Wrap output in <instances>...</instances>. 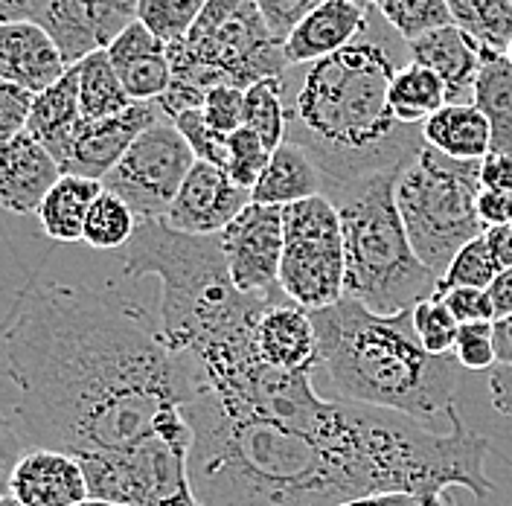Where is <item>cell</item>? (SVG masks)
Wrapping results in <instances>:
<instances>
[{
	"label": "cell",
	"instance_id": "d6986e66",
	"mask_svg": "<svg viewBox=\"0 0 512 506\" xmlns=\"http://www.w3.org/2000/svg\"><path fill=\"white\" fill-rule=\"evenodd\" d=\"M126 94L131 102H160L172 85L169 44H163L155 32L134 21L108 50Z\"/></svg>",
	"mask_w": 512,
	"mask_h": 506
},
{
	"label": "cell",
	"instance_id": "cb8c5ba5",
	"mask_svg": "<svg viewBox=\"0 0 512 506\" xmlns=\"http://www.w3.org/2000/svg\"><path fill=\"white\" fill-rule=\"evenodd\" d=\"M323 187H326V181H323V172L315 158L303 146L283 140L271 152V160L251 190V198H254V204L291 207V204L323 195Z\"/></svg>",
	"mask_w": 512,
	"mask_h": 506
},
{
	"label": "cell",
	"instance_id": "8fae6325",
	"mask_svg": "<svg viewBox=\"0 0 512 506\" xmlns=\"http://www.w3.org/2000/svg\"><path fill=\"white\" fill-rule=\"evenodd\" d=\"M190 443L152 440V443L79 457L91 498L123 506H160L166 498L192 489Z\"/></svg>",
	"mask_w": 512,
	"mask_h": 506
},
{
	"label": "cell",
	"instance_id": "74e56055",
	"mask_svg": "<svg viewBox=\"0 0 512 506\" xmlns=\"http://www.w3.org/2000/svg\"><path fill=\"white\" fill-rule=\"evenodd\" d=\"M454 358L463 370H492L498 364L495 352V323H463L457 332Z\"/></svg>",
	"mask_w": 512,
	"mask_h": 506
},
{
	"label": "cell",
	"instance_id": "f546056e",
	"mask_svg": "<svg viewBox=\"0 0 512 506\" xmlns=\"http://www.w3.org/2000/svg\"><path fill=\"white\" fill-rule=\"evenodd\" d=\"M454 27L469 32L480 47L507 53L512 41V0H446Z\"/></svg>",
	"mask_w": 512,
	"mask_h": 506
},
{
	"label": "cell",
	"instance_id": "6f0895ef",
	"mask_svg": "<svg viewBox=\"0 0 512 506\" xmlns=\"http://www.w3.org/2000/svg\"><path fill=\"white\" fill-rule=\"evenodd\" d=\"M355 6H364V9H373V0H350Z\"/></svg>",
	"mask_w": 512,
	"mask_h": 506
},
{
	"label": "cell",
	"instance_id": "8992f818",
	"mask_svg": "<svg viewBox=\"0 0 512 506\" xmlns=\"http://www.w3.org/2000/svg\"><path fill=\"white\" fill-rule=\"evenodd\" d=\"M402 166L323 192L335 204L344 230V297L358 300L382 317L411 312L419 303L437 297L440 288V277L416 256L396 207Z\"/></svg>",
	"mask_w": 512,
	"mask_h": 506
},
{
	"label": "cell",
	"instance_id": "8d00e7d4",
	"mask_svg": "<svg viewBox=\"0 0 512 506\" xmlns=\"http://www.w3.org/2000/svg\"><path fill=\"white\" fill-rule=\"evenodd\" d=\"M414 329L419 335V344L431 355H451L457 344L460 323L448 312V306L440 297H431L414 309Z\"/></svg>",
	"mask_w": 512,
	"mask_h": 506
},
{
	"label": "cell",
	"instance_id": "836d02e7",
	"mask_svg": "<svg viewBox=\"0 0 512 506\" xmlns=\"http://www.w3.org/2000/svg\"><path fill=\"white\" fill-rule=\"evenodd\" d=\"M204 6L207 0H137V21L163 44H178L190 35Z\"/></svg>",
	"mask_w": 512,
	"mask_h": 506
},
{
	"label": "cell",
	"instance_id": "b9f144b4",
	"mask_svg": "<svg viewBox=\"0 0 512 506\" xmlns=\"http://www.w3.org/2000/svg\"><path fill=\"white\" fill-rule=\"evenodd\" d=\"M32 94L0 79V143L18 137L27 131V120H30Z\"/></svg>",
	"mask_w": 512,
	"mask_h": 506
},
{
	"label": "cell",
	"instance_id": "f6af8a7d",
	"mask_svg": "<svg viewBox=\"0 0 512 506\" xmlns=\"http://www.w3.org/2000/svg\"><path fill=\"white\" fill-rule=\"evenodd\" d=\"M480 184L483 190L512 195V152H489L480 160Z\"/></svg>",
	"mask_w": 512,
	"mask_h": 506
},
{
	"label": "cell",
	"instance_id": "d590c367",
	"mask_svg": "<svg viewBox=\"0 0 512 506\" xmlns=\"http://www.w3.org/2000/svg\"><path fill=\"white\" fill-rule=\"evenodd\" d=\"M271 160V152L265 149V143L256 137L248 126L233 131L227 137V158H224V172L230 175V181L242 190H254L256 181L262 178L265 166Z\"/></svg>",
	"mask_w": 512,
	"mask_h": 506
},
{
	"label": "cell",
	"instance_id": "ac0fdd59",
	"mask_svg": "<svg viewBox=\"0 0 512 506\" xmlns=\"http://www.w3.org/2000/svg\"><path fill=\"white\" fill-rule=\"evenodd\" d=\"M70 67L41 24H0V79L30 91L53 88Z\"/></svg>",
	"mask_w": 512,
	"mask_h": 506
},
{
	"label": "cell",
	"instance_id": "3957f363",
	"mask_svg": "<svg viewBox=\"0 0 512 506\" xmlns=\"http://www.w3.org/2000/svg\"><path fill=\"white\" fill-rule=\"evenodd\" d=\"M123 271L160 280V332L190 367V390L251 370L259 361V320L286 297L283 291L242 294L230 280L219 236H187L163 222L137 224L123 248Z\"/></svg>",
	"mask_w": 512,
	"mask_h": 506
},
{
	"label": "cell",
	"instance_id": "7a4b0ae2",
	"mask_svg": "<svg viewBox=\"0 0 512 506\" xmlns=\"http://www.w3.org/2000/svg\"><path fill=\"white\" fill-rule=\"evenodd\" d=\"M6 376L32 443L70 457L190 443V367L160 320L117 291L32 288L6 332Z\"/></svg>",
	"mask_w": 512,
	"mask_h": 506
},
{
	"label": "cell",
	"instance_id": "44dd1931",
	"mask_svg": "<svg viewBox=\"0 0 512 506\" xmlns=\"http://www.w3.org/2000/svg\"><path fill=\"white\" fill-rule=\"evenodd\" d=\"M256 352L265 364L286 373L318 370V335L312 315L288 297H280L259 320Z\"/></svg>",
	"mask_w": 512,
	"mask_h": 506
},
{
	"label": "cell",
	"instance_id": "9a60e30c",
	"mask_svg": "<svg viewBox=\"0 0 512 506\" xmlns=\"http://www.w3.org/2000/svg\"><path fill=\"white\" fill-rule=\"evenodd\" d=\"M163 111L158 102H134L117 117L108 120H82V126L73 137L70 155L64 160V175H79V178H91V181H105V175L123 160L131 143L155 126Z\"/></svg>",
	"mask_w": 512,
	"mask_h": 506
},
{
	"label": "cell",
	"instance_id": "7bdbcfd3",
	"mask_svg": "<svg viewBox=\"0 0 512 506\" xmlns=\"http://www.w3.org/2000/svg\"><path fill=\"white\" fill-rule=\"evenodd\" d=\"M448 306V312L457 317V323H483L492 320L495 323V309L489 300L486 288H448L443 294H437Z\"/></svg>",
	"mask_w": 512,
	"mask_h": 506
},
{
	"label": "cell",
	"instance_id": "5b68a950",
	"mask_svg": "<svg viewBox=\"0 0 512 506\" xmlns=\"http://www.w3.org/2000/svg\"><path fill=\"white\" fill-rule=\"evenodd\" d=\"M318 335V370L335 399L431 422L454 405L460 364L419 344L414 309L382 317L344 297L309 312Z\"/></svg>",
	"mask_w": 512,
	"mask_h": 506
},
{
	"label": "cell",
	"instance_id": "4dcf8cb0",
	"mask_svg": "<svg viewBox=\"0 0 512 506\" xmlns=\"http://www.w3.org/2000/svg\"><path fill=\"white\" fill-rule=\"evenodd\" d=\"M286 88V76H268V79H259L256 85L245 91V126L265 143L268 152H274L286 140Z\"/></svg>",
	"mask_w": 512,
	"mask_h": 506
},
{
	"label": "cell",
	"instance_id": "ba28073f",
	"mask_svg": "<svg viewBox=\"0 0 512 506\" xmlns=\"http://www.w3.org/2000/svg\"><path fill=\"white\" fill-rule=\"evenodd\" d=\"M480 192V160H454L428 143L399 172V216L416 256L440 280L451 259L486 233L478 216Z\"/></svg>",
	"mask_w": 512,
	"mask_h": 506
},
{
	"label": "cell",
	"instance_id": "bcb514c9",
	"mask_svg": "<svg viewBox=\"0 0 512 506\" xmlns=\"http://www.w3.org/2000/svg\"><path fill=\"white\" fill-rule=\"evenodd\" d=\"M478 216L483 227H501L512 219V195L507 192L483 190L478 198Z\"/></svg>",
	"mask_w": 512,
	"mask_h": 506
},
{
	"label": "cell",
	"instance_id": "681fc988",
	"mask_svg": "<svg viewBox=\"0 0 512 506\" xmlns=\"http://www.w3.org/2000/svg\"><path fill=\"white\" fill-rule=\"evenodd\" d=\"M483 239H486L489 251H492V256H495L498 268H501V271L512 268V224H501V227H486Z\"/></svg>",
	"mask_w": 512,
	"mask_h": 506
},
{
	"label": "cell",
	"instance_id": "d6a6232c",
	"mask_svg": "<svg viewBox=\"0 0 512 506\" xmlns=\"http://www.w3.org/2000/svg\"><path fill=\"white\" fill-rule=\"evenodd\" d=\"M373 9H379V15L405 41L454 24L446 0H373Z\"/></svg>",
	"mask_w": 512,
	"mask_h": 506
},
{
	"label": "cell",
	"instance_id": "ee69618b",
	"mask_svg": "<svg viewBox=\"0 0 512 506\" xmlns=\"http://www.w3.org/2000/svg\"><path fill=\"white\" fill-rule=\"evenodd\" d=\"M24 451L27 448H24L18 428L9 419L0 416V498L9 495V480H12V472H15Z\"/></svg>",
	"mask_w": 512,
	"mask_h": 506
},
{
	"label": "cell",
	"instance_id": "277c9868",
	"mask_svg": "<svg viewBox=\"0 0 512 506\" xmlns=\"http://www.w3.org/2000/svg\"><path fill=\"white\" fill-rule=\"evenodd\" d=\"M393 56L376 41L306 64L288 102L286 140L303 146L323 172V192L396 169L422 149V128L402 126L390 108Z\"/></svg>",
	"mask_w": 512,
	"mask_h": 506
},
{
	"label": "cell",
	"instance_id": "94428289",
	"mask_svg": "<svg viewBox=\"0 0 512 506\" xmlns=\"http://www.w3.org/2000/svg\"><path fill=\"white\" fill-rule=\"evenodd\" d=\"M510 152H512V149H510Z\"/></svg>",
	"mask_w": 512,
	"mask_h": 506
},
{
	"label": "cell",
	"instance_id": "7dc6e473",
	"mask_svg": "<svg viewBox=\"0 0 512 506\" xmlns=\"http://www.w3.org/2000/svg\"><path fill=\"white\" fill-rule=\"evenodd\" d=\"M486 387H489V402H492V408L512 419V364H495V367L489 370Z\"/></svg>",
	"mask_w": 512,
	"mask_h": 506
},
{
	"label": "cell",
	"instance_id": "7402d4cb",
	"mask_svg": "<svg viewBox=\"0 0 512 506\" xmlns=\"http://www.w3.org/2000/svg\"><path fill=\"white\" fill-rule=\"evenodd\" d=\"M408 50H411V62L428 67L443 79L448 102H472L483 47L469 32L451 24L443 30L425 32L416 41H408Z\"/></svg>",
	"mask_w": 512,
	"mask_h": 506
},
{
	"label": "cell",
	"instance_id": "e0dca14e",
	"mask_svg": "<svg viewBox=\"0 0 512 506\" xmlns=\"http://www.w3.org/2000/svg\"><path fill=\"white\" fill-rule=\"evenodd\" d=\"M9 495L21 506H76L91 498L79 460L41 445L21 454L9 480Z\"/></svg>",
	"mask_w": 512,
	"mask_h": 506
},
{
	"label": "cell",
	"instance_id": "f907efd6",
	"mask_svg": "<svg viewBox=\"0 0 512 506\" xmlns=\"http://www.w3.org/2000/svg\"><path fill=\"white\" fill-rule=\"evenodd\" d=\"M489 291V300H492V309H495V320H504L512 315V268L501 271L495 277V283L486 288Z\"/></svg>",
	"mask_w": 512,
	"mask_h": 506
},
{
	"label": "cell",
	"instance_id": "f35d334b",
	"mask_svg": "<svg viewBox=\"0 0 512 506\" xmlns=\"http://www.w3.org/2000/svg\"><path fill=\"white\" fill-rule=\"evenodd\" d=\"M201 114H204V123L219 137H230L233 131L245 126V91L233 85L213 88L201 105Z\"/></svg>",
	"mask_w": 512,
	"mask_h": 506
},
{
	"label": "cell",
	"instance_id": "9f6ffc18",
	"mask_svg": "<svg viewBox=\"0 0 512 506\" xmlns=\"http://www.w3.org/2000/svg\"><path fill=\"white\" fill-rule=\"evenodd\" d=\"M0 506H21L12 495H6V498H0Z\"/></svg>",
	"mask_w": 512,
	"mask_h": 506
},
{
	"label": "cell",
	"instance_id": "1f68e13d",
	"mask_svg": "<svg viewBox=\"0 0 512 506\" xmlns=\"http://www.w3.org/2000/svg\"><path fill=\"white\" fill-rule=\"evenodd\" d=\"M137 224H140L137 216L128 210L123 198L102 190L94 201V207H91V213H88L82 242L96 248V251H117V248H126L131 242V236L137 233Z\"/></svg>",
	"mask_w": 512,
	"mask_h": 506
},
{
	"label": "cell",
	"instance_id": "ffe728a7",
	"mask_svg": "<svg viewBox=\"0 0 512 506\" xmlns=\"http://www.w3.org/2000/svg\"><path fill=\"white\" fill-rule=\"evenodd\" d=\"M367 12L364 6H355L350 0H323L318 9L300 21V27L288 35L283 44L288 64H315L329 59L367 30Z\"/></svg>",
	"mask_w": 512,
	"mask_h": 506
},
{
	"label": "cell",
	"instance_id": "5bb4252c",
	"mask_svg": "<svg viewBox=\"0 0 512 506\" xmlns=\"http://www.w3.org/2000/svg\"><path fill=\"white\" fill-rule=\"evenodd\" d=\"M251 201V190L236 187L222 166L195 160L163 224L187 236H219Z\"/></svg>",
	"mask_w": 512,
	"mask_h": 506
},
{
	"label": "cell",
	"instance_id": "f5cc1de1",
	"mask_svg": "<svg viewBox=\"0 0 512 506\" xmlns=\"http://www.w3.org/2000/svg\"><path fill=\"white\" fill-rule=\"evenodd\" d=\"M344 506H428L422 501H416L411 495H379V498H364V501H352V504ZM443 506H457L451 498H448Z\"/></svg>",
	"mask_w": 512,
	"mask_h": 506
},
{
	"label": "cell",
	"instance_id": "680465c9",
	"mask_svg": "<svg viewBox=\"0 0 512 506\" xmlns=\"http://www.w3.org/2000/svg\"><path fill=\"white\" fill-rule=\"evenodd\" d=\"M504 56H507V59L512 62V41H510V47H507V53H504Z\"/></svg>",
	"mask_w": 512,
	"mask_h": 506
},
{
	"label": "cell",
	"instance_id": "ab89813d",
	"mask_svg": "<svg viewBox=\"0 0 512 506\" xmlns=\"http://www.w3.org/2000/svg\"><path fill=\"white\" fill-rule=\"evenodd\" d=\"M175 128L184 134V140L190 143V149L195 152V158L204 160V163H213V166H222L227 158V137H219L213 128L204 123V114L201 108H192V111H181L178 117H172Z\"/></svg>",
	"mask_w": 512,
	"mask_h": 506
},
{
	"label": "cell",
	"instance_id": "4fadbf2b",
	"mask_svg": "<svg viewBox=\"0 0 512 506\" xmlns=\"http://www.w3.org/2000/svg\"><path fill=\"white\" fill-rule=\"evenodd\" d=\"M137 21V0H53L41 27L56 41L67 67L105 53Z\"/></svg>",
	"mask_w": 512,
	"mask_h": 506
},
{
	"label": "cell",
	"instance_id": "816d5d0a",
	"mask_svg": "<svg viewBox=\"0 0 512 506\" xmlns=\"http://www.w3.org/2000/svg\"><path fill=\"white\" fill-rule=\"evenodd\" d=\"M495 352L498 364H512V315L495 320Z\"/></svg>",
	"mask_w": 512,
	"mask_h": 506
},
{
	"label": "cell",
	"instance_id": "db71d44e",
	"mask_svg": "<svg viewBox=\"0 0 512 506\" xmlns=\"http://www.w3.org/2000/svg\"><path fill=\"white\" fill-rule=\"evenodd\" d=\"M160 506H204V504L195 498V492H192V489H187V492H178V495L166 498Z\"/></svg>",
	"mask_w": 512,
	"mask_h": 506
},
{
	"label": "cell",
	"instance_id": "52a82bcc",
	"mask_svg": "<svg viewBox=\"0 0 512 506\" xmlns=\"http://www.w3.org/2000/svg\"><path fill=\"white\" fill-rule=\"evenodd\" d=\"M169 62L172 85L158 102L166 120L201 108L219 85L248 91L288 70L283 44L265 27L254 0H207L190 35L169 44Z\"/></svg>",
	"mask_w": 512,
	"mask_h": 506
},
{
	"label": "cell",
	"instance_id": "e575fe53",
	"mask_svg": "<svg viewBox=\"0 0 512 506\" xmlns=\"http://www.w3.org/2000/svg\"><path fill=\"white\" fill-rule=\"evenodd\" d=\"M498 274H501V268H498L495 256L489 251L486 239L478 236L475 242H469L463 251L451 259L448 271L440 280L437 294H443L448 288H489Z\"/></svg>",
	"mask_w": 512,
	"mask_h": 506
},
{
	"label": "cell",
	"instance_id": "c3c4849f",
	"mask_svg": "<svg viewBox=\"0 0 512 506\" xmlns=\"http://www.w3.org/2000/svg\"><path fill=\"white\" fill-rule=\"evenodd\" d=\"M53 0H0V24H38Z\"/></svg>",
	"mask_w": 512,
	"mask_h": 506
},
{
	"label": "cell",
	"instance_id": "83f0119b",
	"mask_svg": "<svg viewBox=\"0 0 512 506\" xmlns=\"http://www.w3.org/2000/svg\"><path fill=\"white\" fill-rule=\"evenodd\" d=\"M446 105L448 91L437 73L416 62L396 70L390 82V108L402 126L422 128Z\"/></svg>",
	"mask_w": 512,
	"mask_h": 506
},
{
	"label": "cell",
	"instance_id": "6da1fadb",
	"mask_svg": "<svg viewBox=\"0 0 512 506\" xmlns=\"http://www.w3.org/2000/svg\"><path fill=\"white\" fill-rule=\"evenodd\" d=\"M451 431H425L393 411L326 399L318 390L286 411L224 408L192 396L190 483L204 506H344L411 495L443 506L451 486L486 501L492 443L448 408Z\"/></svg>",
	"mask_w": 512,
	"mask_h": 506
},
{
	"label": "cell",
	"instance_id": "4316f807",
	"mask_svg": "<svg viewBox=\"0 0 512 506\" xmlns=\"http://www.w3.org/2000/svg\"><path fill=\"white\" fill-rule=\"evenodd\" d=\"M472 102L492 128V152L512 149V62L504 53L486 50L480 59Z\"/></svg>",
	"mask_w": 512,
	"mask_h": 506
},
{
	"label": "cell",
	"instance_id": "2e32d148",
	"mask_svg": "<svg viewBox=\"0 0 512 506\" xmlns=\"http://www.w3.org/2000/svg\"><path fill=\"white\" fill-rule=\"evenodd\" d=\"M62 166L30 131L0 143V207L15 216H32L62 178Z\"/></svg>",
	"mask_w": 512,
	"mask_h": 506
},
{
	"label": "cell",
	"instance_id": "91938a15",
	"mask_svg": "<svg viewBox=\"0 0 512 506\" xmlns=\"http://www.w3.org/2000/svg\"><path fill=\"white\" fill-rule=\"evenodd\" d=\"M510 224H512V219H510Z\"/></svg>",
	"mask_w": 512,
	"mask_h": 506
},
{
	"label": "cell",
	"instance_id": "30bf717a",
	"mask_svg": "<svg viewBox=\"0 0 512 506\" xmlns=\"http://www.w3.org/2000/svg\"><path fill=\"white\" fill-rule=\"evenodd\" d=\"M195 160L184 134L172 120L160 117L131 143L123 160L105 175L102 187L123 198L137 222H163Z\"/></svg>",
	"mask_w": 512,
	"mask_h": 506
},
{
	"label": "cell",
	"instance_id": "11a10c76",
	"mask_svg": "<svg viewBox=\"0 0 512 506\" xmlns=\"http://www.w3.org/2000/svg\"><path fill=\"white\" fill-rule=\"evenodd\" d=\"M76 506H123V504H114V501H102V498H85V501H79Z\"/></svg>",
	"mask_w": 512,
	"mask_h": 506
},
{
	"label": "cell",
	"instance_id": "d4e9b609",
	"mask_svg": "<svg viewBox=\"0 0 512 506\" xmlns=\"http://www.w3.org/2000/svg\"><path fill=\"white\" fill-rule=\"evenodd\" d=\"M422 140L454 160H483L492 152V128L475 102H448L422 126Z\"/></svg>",
	"mask_w": 512,
	"mask_h": 506
},
{
	"label": "cell",
	"instance_id": "484cf974",
	"mask_svg": "<svg viewBox=\"0 0 512 506\" xmlns=\"http://www.w3.org/2000/svg\"><path fill=\"white\" fill-rule=\"evenodd\" d=\"M102 190L105 187L99 181L79 178V175H62L59 184L47 192L44 204L35 213L44 236L53 242H62V245L82 242L88 213Z\"/></svg>",
	"mask_w": 512,
	"mask_h": 506
},
{
	"label": "cell",
	"instance_id": "9c48e42d",
	"mask_svg": "<svg viewBox=\"0 0 512 506\" xmlns=\"http://www.w3.org/2000/svg\"><path fill=\"white\" fill-rule=\"evenodd\" d=\"M286 245L280 262V291L306 312L344 300L347 251L335 204L326 195L283 207Z\"/></svg>",
	"mask_w": 512,
	"mask_h": 506
},
{
	"label": "cell",
	"instance_id": "603a6c76",
	"mask_svg": "<svg viewBox=\"0 0 512 506\" xmlns=\"http://www.w3.org/2000/svg\"><path fill=\"white\" fill-rule=\"evenodd\" d=\"M79 126H82L79 73H76V67H70L53 88L32 96L27 131L59 160V166H64Z\"/></svg>",
	"mask_w": 512,
	"mask_h": 506
},
{
	"label": "cell",
	"instance_id": "f1b7e54d",
	"mask_svg": "<svg viewBox=\"0 0 512 506\" xmlns=\"http://www.w3.org/2000/svg\"><path fill=\"white\" fill-rule=\"evenodd\" d=\"M79 73V105L82 120H108L131 108V96L126 94L108 53H94L85 62L76 64Z\"/></svg>",
	"mask_w": 512,
	"mask_h": 506
},
{
	"label": "cell",
	"instance_id": "7c38bea8",
	"mask_svg": "<svg viewBox=\"0 0 512 506\" xmlns=\"http://www.w3.org/2000/svg\"><path fill=\"white\" fill-rule=\"evenodd\" d=\"M227 271L242 294H274L280 291V262L286 245L283 207L248 204L219 233Z\"/></svg>",
	"mask_w": 512,
	"mask_h": 506
},
{
	"label": "cell",
	"instance_id": "60d3db41",
	"mask_svg": "<svg viewBox=\"0 0 512 506\" xmlns=\"http://www.w3.org/2000/svg\"><path fill=\"white\" fill-rule=\"evenodd\" d=\"M254 3L271 35L280 44H286L288 35L297 30L300 21L309 18L323 0H254Z\"/></svg>",
	"mask_w": 512,
	"mask_h": 506
}]
</instances>
